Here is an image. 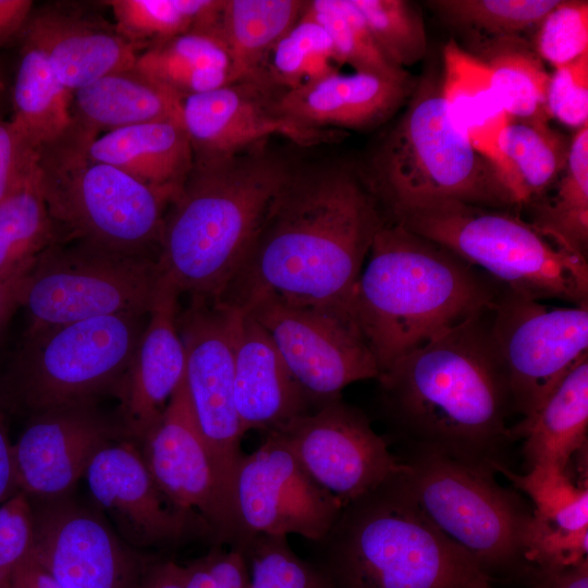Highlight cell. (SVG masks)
Listing matches in <instances>:
<instances>
[{"instance_id":"obj_1","label":"cell","mask_w":588,"mask_h":588,"mask_svg":"<svg viewBox=\"0 0 588 588\" xmlns=\"http://www.w3.org/2000/svg\"><path fill=\"white\" fill-rule=\"evenodd\" d=\"M383 221L359 171L338 162L293 166L217 302L237 309L264 297L348 306Z\"/></svg>"},{"instance_id":"obj_2","label":"cell","mask_w":588,"mask_h":588,"mask_svg":"<svg viewBox=\"0 0 588 588\" xmlns=\"http://www.w3.org/2000/svg\"><path fill=\"white\" fill-rule=\"evenodd\" d=\"M493 305V304H492ZM483 309L409 352L378 380L387 413L412 453L445 456L494 474L512 409Z\"/></svg>"},{"instance_id":"obj_3","label":"cell","mask_w":588,"mask_h":588,"mask_svg":"<svg viewBox=\"0 0 588 588\" xmlns=\"http://www.w3.org/2000/svg\"><path fill=\"white\" fill-rule=\"evenodd\" d=\"M367 257L348 307L380 375L492 306L503 289L449 249L385 218Z\"/></svg>"},{"instance_id":"obj_4","label":"cell","mask_w":588,"mask_h":588,"mask_svg":"<svg viewBox=\"0 0 588 588\" xmlns=\"http://www.w3.org/2000/svg\"><path fill=\"white\" fill-rule=\"evenodd\" d=\"M293 166L266 144L194 159L168 207L159 244V269L181 294L222 296Z\"/></svg>"},{"instance_id":"obj_5","label":"cell","mask_w":588,"mask_h":588,"mask_svg":"<svg viewBox=\"0 0 588 588\" xmlns=\"http://www.w3.org/2000/svg\"><path fill=\"white\" fill-rule=\"evenodd\" d=\"M401 474L344 505L313 542V562L336 588L491 586L477 562L425 515Z\"/></svg>"},{"instance_id":"obj_6","label":"cell","mask_w":588,"mask_h":588,"mask_svg":"<svg viewBox=\"0 0 588 588\" xmlns=\"http://www.w3.org/2000/svg\"><path fill=\"white\" fill-rule=\"evenodd\" d=\"M362 175L384 217L439 199L514 211L497 167L451 119L437 73L417 81Z\"/></svg>"},{"instance_id":"obj_7","label":"cell","mask_w":588,"mask_h":588,"mask_svg":"<svg viewBox=\"0 0 588 588\" xmlns=\"http://www.w3.org/2000/svg\"><path fill=\"white\" fill-rule=\"evenodd\" d=\"M97 137L73 115L62 134L38 149L39 187L61 242L159 256L170 204L121 170L94 160L89 148Z\"/></svg>"},{"instance_id":"obj_8","label":"cell","mask_w":588,"mask_h":588,"mask_svg":"<svg viewBox=\"0 0 588 588\" xmlns=\"http://www.w3.org/2000/svg\"><path fill=\"white\" fill-rule=\"evenodd\" d=\"M385 219L449 249L501 287L538 301L588 304L587 258L512 210L453 199L416 204Z\"/></svg>"},{"instance_id":"obj_9","label":"cell","mask_w":588,"mask_h":588,"mask_svg":"<svg viewBox=\"0 0 588 588\" xmlns=\"http://www.w3.org/2000/svg\"><path fill=\"white\" fill-rule=\"evenodd\" d=\"M148 314H121L26 329L0 371V407L29 418L120 395Z\"/></svg>"},{"instance_id":"obj_10","label":"cell","mask_w":588,"mask_h":588,"mask_svg":"<svg viewBox=\"0 0 588 588\" xmlns=\"http://www.w3.org/2000/svg\"><path fill=\"white\" fill-rule=\"evenodd\" d=\"M401 479L433 525L466 551L492 579L524 577L525 536L532 512L514 491L500 486L494 473L445 456L411 453Z\"/></svg>"},{"instance_id":"obj_11","label":"cell","mask_w":588,"mask_h":588,"mask_svg":"<svg viewBox=\"0 0 588 588\" xmlns=\"http://www.w3.org/2000/svg\"><path fill=\"white\" fill-rule=\"evenodd\" d=\"M161 277L158 256L124 255L82 242L49 247L23 280L26 329L149 313Z\"/></svg>"},{"instance_id":"obj_12","label":"cell","mask_w":588,"mask_h":588,"mask_svg":"<svg viewBox=\"0 0 588 588\" xmlns=\"http://www.w3.org/2000/svg\"><path fill=\"white\" fill-rule=\"evenodd\" d=\"M490 331L512 409L526 418L588 355V304L548 306L502 289L490 308Z\"/></svg>"},{"instance_id":"obj_13","label":"cell","mask_w":588,"mask_h":588,"mask_svg":"<svg viewBox=\"0 0 588 588\" xmlns=\"http://www.w3.org/2000/svg\"><path fill=\"white\" fill-rule=\"evenodd\" d=\"M297 383L319 407L348 384L378 379L377 360L348 306H296L272 297L246 306Z\"/></svg>"},{"instance_id":"obj_14","label":"cell","mask_w":588,"mask_h":588,"mask_svg":"<svg viewBox=\"0 0 588 588\" xmlns=\"http://www.w3.org/2000/svg\"><path fill=\"white\" fill-rule=\"evenodd\" d=\"M238 309L191 297L179 313L185 385L194 417L219 478L233 500L243 432L234 400V333Z\"/></svg>"},{"instance_id":"obj_15","label":"cell","mask_w":588,"mask_h":588,"mask_svg":"<svg viewBox=\"0 0 588 588\" xmlns=\"http://www.w3.org/2000/svg\"><path fill=\"white\" fill-rule=\"evenodd\" d=\"M32 554L62 588H137L155 559L127 544L71 494L29 498Z\"/></svg>"},{"instance_id":"obj_16","label":"cell","mask_w":588,"mask_h":588,"mask_svg":"<svg viewBox=\"0 0 588 588\" xmlns=\"http://www.w3.org/2000/svg\"><path fill=\"white\" fill-rule=\"evenodd\" d=\"M233 500L242 546L257 535L323 538L343 505L303 468L277 432L244 454L236 470ZM238 546V547H240Z\"/></svg>"},{"instance_id":"obj_17","label":"cell","mask_w":588,"mask_h":588,"mask_svg":"<svg viewBox=\"0 0 588 588\" xmlns=\"http://www.w3.org/2000/svg\"><path fill=\"white\" fill-rule=\"evenodd\" d=\"M277 432L303 468L344 506L405 470L368 418L341 397Z\"/></svg>"},{"instance_id":"obj_18","label":"cell","mask_w":588,"mask_h":588,"mask_svg":"<svg viewBox=\"0 0 588 588\" xmlns=\"http://www.w3.org/2000/svg\"><path fill=\"white\" fill-rule=\"evenodd\" d=\"M84 478L94 506L136 550L171 549L194 539L218 543L204 519L177 510L164 497L132 439L122 438L101 449Z\"/></svg>"},{"instance_id":"obj_19","label":"cell","mask_w":588,"mask_h":588,"mask_svg":"<svg viewBox=\"0 0 588 588\" xmlns=\"http://www.w3.org/2000/svg\"><path fill=\"white\" fill-rule=\"evenodd\" d=\"M137 444L157 486L174 507L204 519L218 543H242L234 504L196 424L184 378Z\"/></svg>"},{"instance_id":"obj_20","label":"cell","mask_w":588,"mask_h":588,"mask_svg":"<svg viewBox=\"0 0 588 588\" xmlns=\"http://www.w3.org/2000/svg\"><path fill=\"white\" fill-rule=\"evenodd\" d=\"M127 438L118 417L98 402L52 408L27 418L12 445L16 492L58 498L73 492L94 456Z\"/></svg>"},{"instance_id":"obj_21","label":"cell","mask_w":588,"mask_h":588,"mask_svg":"<svg viewBox=\"0 0 588 588\" xmlns=\"http://www.w3.org/2000/svg\"><path fill=\"white\" fill-rule=\"evenodd\" d=\"M274 95L241 81L183 99L182 118L194 159L232 156L281 135L301 146L328 142L334 131L303 128L277 113Z\"/></svg>"},{"instance_id":"obj_22","label":"cell","mask_w":588,"mask_h":588,"mask_svg":"<svg viewBox=\"0 0 588 588\" xmlns=\"http://www.w3.org/2000/svg\"><path fill=\"white\" fill-rule=\"evenodd\" d=\"M21 41L37 48L71 91L132 68L136 49L102 15L75 2L34 8Z\"/></svg>"},{"instance_id":"obj_23","label":"cell","mask_w":588,"mask_h":588,"mask_svg":"<svg viewBox=\"0 0 588 588\" xmlns=\"http://www.w3.org/2000/svg\"><path fill=\"white\" fill-rule=\"evenodd\" d=\"M181 293L162 273L128 377L119 395L120 421L136 443L159 419L185 375L179 331Z\"/></svg>"},{"instance_id":"obj_24","label":"cell","mask_w":588,"mask_h":588,"mask_svg":"<svg viewBox=\"0 0 588 588\" xmlns=\"http://www.w3.org/2000/svg\"><path fill=\"white\" fill-rule=\"evenodd\" d=\"M417 79L339 71L277 95L273 108L311 131L369 130L388 121L408 101Z\"/></svg>"},{"instance_id":"obj_25","label":"cell","mask_w":588,"mask_h":588,"mask_svg":"<svg viewBox=\"0 0 588 588\" xmlns=\"http://www.w3.org/2000/svg\"><path fill=\"white\" fill-rule=\"evenodd\" d=\"M234 400L243 434L278 431L317 408L267 331L240 309L234 333Z\"/></svg>"},{"instance_id":"obj_26","label":"cell","mask_w":588,"mask_h":588,"mask_svg":"<svg viewBox=\"0 0 588 588\" xmlns=\"http://www.w3.org/2000/svg\"><path fill=\"white\" fill-rule=\"evenodd\" d=\"M89 156L147 186L169 204L180 194L194 155L182 122H150L107 132Z\"/></svg>"},{"instance_id":"obj_27","label":"cell","mask_w":588,"mask_h":588,"mask_svg":"<svg viewBox=\"0 0 588 588\" xmlns=\"http://www.w3.org/2000/svg\"><path fill=\"white\" fill-rule=\"evenodd\" d=\"M588 429V355L563 378L541 406L510 428L524 439L529 467L567 471L573 455L586 446Z\"/></svg>"},{"instance_id":"obj_28","label":"cell","mask_w":588,"mask_h":588,"mask_svg":"<svg viewBox=\"0 0 588 588\" xmlns=\"http://www.w3.org/2000/svg\"><path fill=\"white\" fill-rule=\"evenodd\" d=\"M183 98L135 64L75 90L73 115L98 134L150 123L182 122Z\"/></svg>"},{"instance_id":"obj_29","label":"cell","mask_w":588,"mask_h":588,"mask_svg":"<svg viewBox=\"0 0 588 588\" xmlns=\"http://www.w3.org/2000/svg\"><path fill=\"white\" fill-rule=\"evenodd\" d=\"M441 93L454 124L495 166L498 137L512 119L494 90L488 64L453 39L443 48Z\"/></svg>"},{"instance_id":"obj_30","label":"cell","mask_w":588,"mask_h":588,"mask_svg":"<svg viewBox=\"0 0 588 588\" xmlns=\"http://www.w3.org/2000/svg\"><path fill=\"white\" fill-rule=\"evenodd\" d=\"M569 142L546 121H512L497 142V169L513 210L546 196L563 172Z\"/></svg>"},{"instance_id":"obj_31","label":"cell","mask_w":588,"mask_h":588,"mask_svg":"<svg viewBox=\"0 0 588 588\" xmlns=\"http://www.w3.org/2000/svg\"><path fill=\"white\" fill-rule=\"evenodd\" d=\"M306 1L224 0L221 32L230 57L229 84L256 82L272 50L298 22Z\"/></svg>"},{"instance_id":"obj_32","label":"cell","mask_w":588,"mask_h":588,"mask_svg":"<svg viewBox=\"0 0 588 588\" xmlns=\"http://www.w3.org/2000/svg\"><path fill=\"white\" fill-rule=\"evenodd\" d=\"M135 66L183 99L229 84L230 57L221 27L154 45L137 54Z\"/></svg>"},{"instance_id":"obj_33","label":"cell","mask_w":588,"mask_h":588,"mask_svg":"<svg viewBox=\"0 0 588 588\" xmlns=\"http://www.w3.org/2000/svg\"><path fill=\"white\" fill-rule=\"evenodd\" d=\"M60 242L39 187L36 167L0 203V281L26 277L38 258Z\"/></svg>"},{"instance_id":"obj_34","label":"cell","mask_w":588,"mask_h":588,"mask_svg":"<svg viewBox=\"0 0 588 588\" xmlns=\"http://www.w3.org/2000/svg\"><path fill=\"white\" fill-rule=\"evenodd\" d=\"M72 93L57 78L41 51L22 42L11 120L37 149L71 124Z\"/></svg>"},{"instance_id":"obj_35","label":"cell","mask_w":588,"mask_h":588,"mask_svg":"<svg viewBox=\"0 0 588 588\" xmlns=\"http://www.w3.org/2000/svg\"><path fill=\"white\" fill-rule=\"evenodd\" d=\"M552 196H543L528 208L542 234L565 249L587 258L588 245V124L569 140L566 166Z\"/></svg>"},{"instance_id":"obj_36","label":"cell","mask_w":588,"mask_h":588,"mask_svg":"<svg viewBox=\"0 0 588 588\" xmlns=\"http://www.w3.org/2000/svg\"><path fill=\"white\" fill-rule=\"evenodd\" d=\"M119 34L135 49L220 27L224 0H110Z\"/></svg>"},{"instance_id":"obj_37","label":"cell","mask_w":588,"mask_h":588,"mask_svg":"<svg viewBox=\"0 0 588 588\" xmlns=\"http://www.w3.org/2000/svg\"><path fill=\"white\" fill-rule=\"evenodd\" d=\"M336 65L326 30L301 16L277 44L255 83L277 96L336 72Z\"/></svg>"},{"instance_id":"obj_38","label":"cell","mask_w":588,"mask_h":588,"mask_svg":"<svg viewBox=\"0 0 588 588\" xmlns=\"http://www.w3.org/2000/svg\"><path fill=\"white\" fill-rule=\"evenodd\" d=\"M302 16L319 24L326 30L339 65L347 64L354 72L389 78L403 79L412 76L383 57L353 0L306 1Z\"/></svg>"},{"instance_id":"obj_39","label":"cell","mask_w":588,"mask_h":588,"mask_svg":"<svg viewBox=\"0 0 588 588\" xmlns=\"http://www.w3.org/2000/svg\"><path fill=\"white\" fill-rule=\"evenodd\" d=\"M494 44L489 60L494 90L512 121H546L550 74L539 59L525 48Z\"/></svg>"},{"instance_id":"obj_40","label":"cell","mask_w":588,"mask_h":588,"mask_svg":"<svg viewBox=\"0 0 588 588\" xmlns=\"http://www.w3.org/2000/svg\"><path fill=\"white\" fill-rule=\"evenodd\" d=\"M560 0H436L428 1L443 21L497 39H513L538 27Z\"/></svg>"},{"instance_id":"obj_41","label":"cell","mask_w":588,"mask_h":588,"mask_svg":"<svg viewBox=\"0 0 588 588\" xmlns=\"http://www.w3.org/2000/svg\"><path fill=\"white\" fill-rule=\"evenodd\" d=\"M383 57L405 70L427 54L421 12L406 0H353Z\"/></svg>"},{"instance_id":"obj_42","label":"cell","mask_w":588,"mask_h":588,"mask_svg":"<svg viewBox=\"0 0 588 588\" xmlns=\"http://www.w3.org/2000/svg\"><path fill=\"white\" fill-rule=\"evenodd\" d=\"M498 471L530 498L536 516L567 530L588 528L587 483L575 485L567 471L553 467L535 466L519 475L499 466Z\"/></svg>"},{"instance_id":"obj_43","label":"cell","mask_w":588,"mask_h":588,"mask_svg":"<svg viewBox=\"0 0 588 588\" xmlns=\"http://www.w3.org/2000/svg\"><path fill=\"white\" fill-rule=\"evenodd\" d=\"M238 548L248 565V588H336L318 565L297 555L284 536L257 535Z\"/></svg>"},{"instance_id":"obj_44","label":"cell","mask_w":588,"mask_h":588,"mask_svg":"<svg viewBox=\"0 0 588 588\" xmlns=\"http://www.w3.org/2000/svg\"><path fill=\"white\" fill-rule=\"evenodd\" d=\"M537 28L540 58L555 69L574 61L588 52V1L560 0Z\"/></svg>"},{"instance_id":"obj_45","label":"cell","mask_w":588,"mask_h":588,"mask_svg":"<svg viewBox=\"0 0 588 588\" xmlns=\"http://www.w3.org/2000/svg\"><path fill=\"white\" fill-rule=\"evenodd\" d=\"M524 548L525 560L535 572H551L575 566L588 560V528L563 529L532 513Z\"/></svg>"},{"instance_id":"obj_46","label":"cell","mask_w":588,"mask_h":588,"mask_svg":"<svg viewBox=\"0 0 588 588\" xmlns=\"http://www.w3.org/2000/svg\"><path fill=\"white\" fill-rule=\"evenodd\" d=\"M546 107L549 118L576 130L588 124V52L550 75Z\"/></svg>"},{"instance_id":"obj_47","label":"cell","mask_w":588,"mask_h":588,"mask_svg":"<svg viewBox=\"0 0 588 588\" xmlns=\"http://www.w3.org/2000/svg\"><path fill=\"white\" fill-rule=\"evenodd\" d=\"M184 588H248L246 558L238 547L216 543L204 555L181 564Z\"/></svg>"},{"instance_id":"obj_48","label":"cell","mask_w":588,"mask_h":588,"mask_svg":"<svg viewBox=\"0 0 588 588\" xmlns=\"http://www.w3.org/2000/svg\"><path fill=\"white\" fill-rule=\"evenodd\" d=\"M33 543V515L29 499L16 492L0 505V588L11 579L28 555Z\"/></svg>"},{"instance_id":"obj_49","label":"cell","mask_w":588,"mask_h":588,"mask_svg":"<svg viewBox=\"0 0 588 588\" xmlns=\"http://www.w3.org/2000/svg\"><path fill=\"white\" fill-rule=\"evenodd\" d=\"M38 149L12 120L0 119V203L37 167Z\"/></svg>"},{"instance_id":"obj_50","label":"cell","mask_w":588,"mask_h":588,"mask_svg":"<svg viewBox=\"0 0 588 588\" xmlns=\"http://www.w3.org/2000/svg\"><path fill=\"white\" fill-rule=\"evenodd\" d=\"M34 8L32 0H0V49L21 39Z\"/></svg>"},{"instance_id":"obj_51","label":"cell","mask_w":588,"mask_h":588,"mask_svg":"<svg viewBox=\"0 0 588 588\" xmlns=\"http://www.w3.org/2000/svg\"><path fill=\"white\" fill-rule=\"evenodd\" d=\"M530 584L537 588H588V560L563 569L535 572Z\"/></svg>"},{"instance_id":"obj_52","label":"cell","mask_w":588,"mask_h":588,"mask_svg":"<svg viewBox=\"0 0 588 588\" xmlns=\"http://www.w3.org/2000/svg\"><path fill=\"white\" fill-rule=\"evenodd\" d=\"M137 588H184L181 564L172 559H155Z\"/></svg>"},{"instance_id":"obj_53","label":"cell","mask_w":588,"mask_h":588,"mask_svg":"<svg viewBox=\"0 0 588 588\" xmlns=\"http://www.w3.org/2000/svg\"><path fill=\"white\" fill-rule=\"evenodd\" d=\"M12 445L7 415L0 407V505L16 493Z\"/></svg>"},{"instance_id":"obj_54","label":"cell","mask_w":588,"mask_h":588,"mask_svg":"<svg viewBox=\"0 0 588 588\" xmlns=\"http://www.w3.org/2000/svg\"><path fill=\"white\" fill-rule=\"evenodd\" d=\"M9 588H62L39 564L32 552L16 568Z\"/></svg>"},{"instance_id":"obj_55","label":"cell","mask_w":588,"mask_h":588,"mask_svg":"<svg viewBox=\"0 0 588 588\" xmlns=\"http://www.w3.org/2000/svg\"><path fill=\"white\" fill-rule=\"evenodd\" d=\"M24 278L12 281H0V340L14 311L21 306V292Z\"/></svg>"},{"instance_id":"obj_56","label":"cell","mask_w":588,"mask_h":588,"mask_svg":"<svg viewBox=\"0 0 588 588\" xmlns=\"http://www.w3.org/2000/svg\"><path fill=\"white\" fill-rule=\"evenodd\" d=\"M8 94H9L8 79L2 68L0 66V113L5 107V103L8 100Z\"/></svg>"},{"instance_id":"obj_57","label":"cell","mask_w":588,"mask_h":588,"mask_svg":"<svg viewBox=\"0 0 588 588\" xmlns=\"http://www.w3.org/2000/svg\"><path fill=\"white\" fill-rule=\"evenodd\" d=\"M530 588H537V587H535V586H530Z\"/></svg>"},{"instance_id":"obj_58","label":"cell","mask_w":588,"mask_h":588,"mask_svg":"<svg viewBox=\"0 0 588 588\" xmlns=\"http://www.w3.org/2000/svg\"><path fill=\"white\" fill-rule=\"evenodd\" d=\"M487 588H492L491 586L487 587Z\"/></svg>"}]
</instances>
